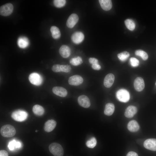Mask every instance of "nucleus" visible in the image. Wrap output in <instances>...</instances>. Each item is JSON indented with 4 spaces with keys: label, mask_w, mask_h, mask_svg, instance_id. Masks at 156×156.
I'll use <instances>...</instances> for the list:
<instances>
[{
    "label": "nucleus",
    "mask_w": 156,
    "mask_h": 156,
    "mask_svg": "<svg viewBox=\"0 0 156 156\" xmlns=\"http://www.w3.org/2000/svg\"><path fill=\"white\" fill-rule=\"evenodd\" d=\"M52 70L55 72H61V65L58 64H55L53 65L52 67Z\"/></svg>",
    "instance_id": "nucleus-33"
},
{
    "label": "nucleus",
    "mask_w": 156,
    "mask_h": 156,
    "mask_svg": "<svg viewBox=\"0 0 156 156\" xmlns=\"http://www.w3.org/2000/svg\"><path fill=\"white\" fill-rule=\"evenodd\" d=\"M144 147L148 150L156 151V139L150 138L146 140L144 142Z\"/></svg>",
    "instance_id": "nucleus-9"
},
{
    "label": "nucleus",
    "mask_w": 156,
    "mask_h": 156,
    "mask_svg": "<svg viewBox=\"0 0 156 156\" xmlns=\"http://www.w3.org/2000/svg\"><path fill=\"white\" fill-rule=\"evenodd\" d=\"M56 122L53 120H47L45 123L44 126V131L47 132L52 131L55 128L56 125Z\"/></svg>",
    "instance_id": "nucleus-15"
},
{
    "label": "nucleus",
    "mask_w": 156,
    "mask_h": 156,
    "mask_svg": "<svg viewBox=\"0 0 156 156\" xmlns=\"http://www.w3.org/2000/svg\"><path fill=\"white\" fill-rule=\"evenodd\" d=\"M0 132L3 137L10 138L14 136L16 133V130L14 127L10 125H5L1 127Z\"/></svg>",
    "instance_id": "nucleus-1"
},
{
    "label": "nucleus",
    "mask_w": 156,
    "mask_h": 156,
    "mask_svg": "<svg viewBox=\"0 0 156 156\" xmlns=\"http://www.w3.org/2000/svg\"><path fill=\"white\" fill-rule=\"evenodd\" d=\"M155 84H156V82Z\"/></svg>",
    "instance_id": "nucleus-38"
},
{
    "label": "nucleus",
    "mask_w": 156,
    "mask_h": 156,
    "mask_svg": "<svg viewBox=\"0 0 156 156\" xmlns=\"http://www.w3.org/2000/svg\"><path fill=\"white\" fill-rule=\"evenodd\" d=\"M129 55V53L128 52L125 51L118 54L117 56L120 60L124 61L127 59Z\"/></svg>",
    "instance_id": "nucleus-29"
},
{
    "label": "nucleus",
    "mask_w": 156,
    "mask_h": 156,
    "mask_svg": "<svg viewBox=\"0 0 156 156\" xmlns=\"http://www.w3.org/2000/svg\"><path fill=\"white\" fill-rule=\"evenodd\" d=\"M116 96L118 99L122 102H127L130 99L129 92L125 89H120L116 92Z\"/></svg>",
    "instance_id": "nucleus-4"
},
{
    "label": "nucleus",
    "mask_w": 156,
    "mask_h": 156,
    "mask_svg": "<svg viewBox=\"0 0 156 156\" xmlns=\"http://www.w3.org/2000/svg\"><path fill=\"white\" fill-rule=\"evenodd\" d=\"M114 109L115 107L113 104L111 103H107L105 107L104 114L107 116L111 115L114 113Z\"/></svg>",
    "instance_id": "nucleus-20"
},
{
    "label": "nucleus",
    "mask_w": 156,
    "mask_h": 156,
    "mask_svg": "<svg viewBox=\"0 0 156 156\" xmlns=\"http://www.w3.org/2000/svg\"><path fill=\"white\" fill-rule=\"evenodd\" d=\"M13 8V6L12 3H6L0 6V14L3 16H8L12 13Z\"/></svg>",
    "instance_id": "nucleus-5"
},
{
    "label": "nucleus",
    "mask_w": 156,
    "mask_h": 156,
    "mask_svg": "<svg viewBox=\"0 0 156 156\" xmlns=\"http://www.w3.org/2000/svg\"><path fill=\"white\" fill-rule=\"evenodd\" d=\"M66 2V1L65 0H54L53 2L55 7L58 8H60L65 5Z\"/></svg>",
    "instance_id": "nucleus-30"
},
{
    "label": "nucleus",
    "mask_w": 156,
    "mask_h": 156,
    "mask_svg": "<svg viewBox=\"0 0 156 156\" xmlns=\"http://www.w3.org/2000/svg\"><path fill=\"white\" fill-rule=\"evenodd\" d=\"M29 79L31 83L36 86L40 85L42 81L41 76L36 73L31 74L29 76Z\"/></svg>",
    "instance_id": "nucleus-6"
},
{
    "label": "nucleus",
    "mask_w": 156,
    "mask_h": 156,
    "mask_svg": "<svg viewBox=\"0 0 156 156\" xmlns=\"http://www.w3.org/2000/svg\"><path fill=\"white\" fill-rule=\"evenodd\" d=\"M71 68L70 65H61V70L62 72L68 73L71 70Z\"/></svg>",
    "instance_id": "nucleus-31"
},
{
    "label": "nucleus",
    "mask_w": 156,
    "mask_h": 156,
    "mask_svg": "<svg viewBox=\"0 0 156 156\" xmlns=\"http://www.w3.org/2000/svg\"><path fill=\"white\" fill-rule=\"evenodd\" d=\"M126 156H138V154L135 152L130 151L128 153Z\"/></svg>",
    "instance_id": "nucleus-37"
},
{
    "label": "nucleus",
    "mask_w": 156,
    "mask_h": 156,
    "mask_svg": "<svg viewBox=\"0 0 156 156\" xmlns=\"http://www.w3.org/2000/svg\"><path fill=\"white\" fill-rule=\"evenodd\" d=\"M52 36L55 39L60 38L61 36V33L59 29L56 26H52L50 28Z\"/></svg>",
    "instance_id": "nucleus-22"
},
{
    "label": "nucleus",
    "mask_w": 156,
    "mask_h": 156,
    "mask_svg": "<svg viewBox=\"0 0 156 156\" xmlns=\"http://www.w3.org/2000/svg\"><path fill=\"white\" fill-rule=\"evenodd\" d=\"M130 62L131 65L133 67L137 66L139 64V61L136 58L131 57L130 59Z\"/></svg>",
    "instance_id": "nucleus-32"
},
{
    "label": "nucleus",
    "mask_w": 156,
    "mask_h": 156,
    "mask_svg": "<svg viewBox=\"0 0 156 156\" xmlns=\"http://www.w3.org/2000/svg\"><path fill=\"white\" fill-rule=\"evenodd\" d=\"M27 116V113L25 111L20 109L14 111L11 115V117L14 120L18 122L25 120Z\"/></svg>",
    "instance_id": "nucleus-3"
},
{
    "label": "nucleus",
    "mask_w": 156,
    "mask_h": 156,
    "mask_svg": "<svg viewBox=\"0 0 156 156\" xmlns=\"http://www.w3.org/2000/svg\"><path fill=\"white\" fill-rule=\"evenodd\" d=\"M99 2L101 7L104 10H109L112 7V3L111 0H99Z\"/></svg>",
    "instance_id": "nucleus-18"
},
{
    "label": "nucleus",
    "mask_w": 156,
    "mask_h": 156,
    "mask_svg": "<svg viewBox=\"0 0 156 156\" xmlns=\"http://www.w3.org/2000/svg\"><path fill=\"white\" fill-rule=\"evenodd\" d=\"M78 102L81 106L84 108H88L90 105L89 98L85 95L80 96L78 98Z\"/></svg>",
    "instance_id": "nucleus-11"
},
{
    "label": "nucleus",
    "mask_w": 156,
    "mask_h": 156,
    "mask_svg": "<svg viewBox=\"0 0 156 156\" xmlns=\"http://www.w3.org/2000/svg\"><path fill=\"white\" fill-rule=\"evenodd\" d=\"M125 23L126 27L129 30L133 31L135 27L134 22L132 20L127 19L125 21Z\"/></svg>",
    "instance_id": "nucleus-26"
},
{
    "label": "nucleus",
    "mask_w": 156,
    "mask_h": 156,
    "mask_svg": "<svg viewBox=\"0 0 156 156\" xmlns=\"http://www.w3.org/2000/svg\"><path fill=\"white\" fill-rule=\"evenodd\" d=\"M81 58L79 56L72 58L70 60V63L73 65L76 66L81 64L83 63Z\"/></svg>",
    "instance_id": "nucleus-25"
},
{
    "label": "nucleus",
    "mask_w": 156,
    "mask_h": 156,
    "mask_svg": "<svg viewBox=\"0 0 156 156\" xmlns=\"http://www.w3.org/2000/svg\"><path fill=\"white\" fill-rule=\"evenodd\" d=\"M114 76L113 74L109 73L107 75L104 80V85L105 87L107 88L110 87L114 83Z\"/></svg>",
    "instance_id": "nucleus-17"
},
{
    "label": "nucleus",
    "mask_w": 156,
    "mask_h": 156,
    "mask_svg": "<svg viewBox=\"0 0 156 156\" xmlns=\"http://www.w3.org/2000/svg\"><path fill=\"white\" fill-rule=\"evenodd\" d=\"M18 44L21 48H25L28 45V41L27 38L24 37L20 38L18 40Z\"/></svg>",
    "instance_id": "nucleus-24"
},
{
    "label": "nucleus",
    "mask_w": 156,
    "mask_h": 156,
    "mask_svg": "<svg viewBox=\"0 0 156 156\" xmlns=\"http://www.w3.org/2000/svg\"><path fill=\"white\" fill-rule=\"evenodd\" d=\"M50 153L54 156H63L64 154L63 149L60 144L57 143H53L49 146Z\"/></svg>",
    "instance_id": "nucleus-2"
},
{
    "label": "nucleus",
    "mask_w": 156,
    "mask_h": 156,
    "mask_svg": "<svg viewBox=\"0 0 156 156\" xmlns=\"http://www.w3.org/2000/svg\"><path fill=\"white\" fill-rule=\"evenodd\" d=\"M21 146V144L20 142L14 140L10 141L8 146L9 149L11 151L13 150L15 148H19Z\"/></svg>",
    "instance_id": "nucleus-23"
},
{
    "label": "nucleus",
    "mask_w": 156,
    "mask_h": 156,
    "mask_svg": "<svg viewBox=\"0 0 156 156\" xmlns=\"http://www.w3.org/2000/svg\"><path fill=\"white\" fill-rule=\"evenodd\" d=\"M92 67L93 69L96 70H99L101 68V66L98 64H92Z\"/></svg>",
    "instance_id": "nucleus-35"
},
{
    "label": "nucleus",
    "mask_w": 156,
    "mask_h": 156,
    "mask_svg": "<svg viewBox=\"0 0 156 156\" xmlns=\"http://www.w3.org/2000/svg\"><path fill=\"white\" fill-rule=\"evenodd\" d=\"M96 144V140L94 137L91 138L86 142V146L88 148H94Z\"/></svg>",
    "instance_id": "nucleus-27"
},
{
    "label": "nucleus",
    "mask_w": 156,
    "mask_h": 156,
    "mask_svg": "<svg viewBox=\"0 0 156 156\" xmlns=\"http://www.w3.org/2000/svg\"><path fill=\"white\" fill-rule=\"evenodd\" d=\"M79 20V17L77 14L75 13L71 14L68 18L66 25L67 27L72 28L74 27L77 23Z\"/></svg>",
    "instance_id": "nucleus-7"
},
{
    "label": "nucleus",
    "mask_w": 156,
    "mask_h": 156,
    "mask_svg": "<svg viewBox=\"0 0 156 156\" xmlns=\"http://www.w3.org/2000/svg\"><path fill=\"white\" fill-rule=\"evenodd\" d=\"M89 63L92 64H98V60L97 59L94 57L90 58L89 59Z\"/></svg>",
    "instance_id": "nucleus-34"
},
{
    "label": "nucleus",
    "mask_w": 156,
    "mask_h": 156,
    "mask_svg": "<svg viewBox=\"0 0 156 156\" xmlns=\"http://www.w3.org/2000/svg\"><path fill=\"white\" fill-rule=\"evenodd\" d=\"M59 53L62 57L63 58H66L70 55L71 51L70 48L68 46L63 45L60 48Z\"/></svg>",
    "instance_id": "nucleus-14"
},
{
    "label": "nucleus",
    "mask_w": 156,
    "mask_h": 156,
    "mask_svg": "<svg viewBox=\"0 0 156 156\" xmlns=\"http://www.w3.org/2000/svg\"><path fill=\"white\" fill-rule=\"evenodd\" d=\"M32 111L35 115L38 116H42L44 112L43 107L38 105H36L33 106Z\"/></svg>",
    "instance_id": "nucleus-21"
},
{
    "label": "nucleus",
    "mask_w": 156,
    "mask_h": 156,
    "mask_svg": "<svg viewBox=\"0 0 156 156\" xmlns=\"http://www.w3.org/2000/svg\"><path fill=\"white\" fill-rule=\"evenodd\" d=\"M52 90L54 94L61 97H65L68 93L66 89L61 87H54L53 88Z\"/></svg>",
    "instance_id": "nucleus-12"
},
{
    "label": "nucleus",
    "mask_w": 156,
    "mask_h": 156,
    "mask_svg": "<svg viewBox=\"0 0 156 156\" xmlns=\"http://www.w3.org/2000/svg\"><path fill=\"white\" fill-rule=\"evenodd\" d=\"M134 87L138 92L142 91L144 87V83L143 79L141 77H137L134 80Z\"/></svg>",
    "instance_id": "nucleus-13"
},
{
    "label": "nucleus",
    "mask_w": 156,
    "mask_h": 156,
    "mask_svg": "<svg viewBox=\"0 0 156 156\" xmlns=\"http://www.w3.org/2000/svg\"><path fill=\"white\" fill-rule=\"evenodd\" d=\"M128 129L132 132H135L139 129L140 127L138 122L135 120H132L129 122L127 125Z\"/></svg>",
    "instance_id": "nucleus-19"
},
{
    "label": "nucleus",
    "mask_w": 156,
    "mask_h": 156,
    "mask_svg": "<svg viewBox=\"0 0 156 156\" xmlns=\"http://www.w3.org/2000/svg\"><path fill=\"white\" fill-rule=\"evenodd\" d=\"M135 54L137 55L140 56L144 60H147L148 57L147 54L142 50H136L135 52Z\"/></svg>",
    "instance_id": "nucleus-28"
},
{
    "label": "nucleus",
    "mask_w": 156,
    "mask_h": 156,
    "mask_svg": "<svg viewBox=\"0 0 156 156\" xmlns=\"http://www.w3.org/2000/svg\"><path fill=\"white\" fill-rule=\"evenodd\" d=\"M84 38L83 33L80 31H76L72 34L71 39L74 43L79 44L83 41Z\"/></svg>",
    "instance_id": "nucleus-10"
},
{
    "label": "nucleus",
    "mask_w": 156,
    "mask_h": 156,
    "mask_svg": "<svg viewBox=\"0 0 156 156\" xmlns=\"http://www.w3.org/2000/svg\"><path fill=\"white\" fill-rule=\"evenodd\" d=\"M137 111V108L131 105L127 107L125 112V116L129 118L133 117Z\"/></svg>",
    "instance_id": "nucleus-16"
},
{
    "label": "nucleus",
    "mask_w": 156,
    "mask_h": 156,
    "mask_svg": "<svg viewBox=\"0 0 156 156\" xmlns=\"http://www.w3.org/2000/svg\"><path fill=\"white\" fill-rule=\"evenodd\" d=\"M83 78L80 75H75L70 77L68 80V82L71 85L77 86L82 83Z\"/></svg>",
    "instance_id": "nucleus-8"
},
{
    "label": "nucleus",
    "mask_w": 156,
    "mask_h": 156,
    "mask_svg": "<svg viewBox=\"0 0 156 156\" xmlns=\"http://www.w3.org/2000/svg\"><path fill=\"white\" fill-rule=\"evenodd\" d=\"M0 156H8V154L6 151L1 150L0 151Z\"/></svg>",
    "instance_id": "nucleus-36"
}]
</instances>
